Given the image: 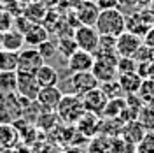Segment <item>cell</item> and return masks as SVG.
I'll return each instance as SVG.
<instances>
[{
	"label": "cell",
	"instance_id": "3957f363",
	"mask_svg": "<svg viewBox=\"0 0 154 153\" xmlns=\"http://www.w3.org/2000/svg\"><path fill=\"white\" fill-rule=\"evenodd\" d=\"M117 55H95V63H93V76L98 83H109L116 81L117 77Z\"/></svg>",
	"mask_w": 154,
	"mask_h": 153
},
{
	"label": "cell",
	"instance_id": "7a4b0ae2",
	"mask_svg": "<svg viewBox=\"0 0 154 153\" xmlns=\"http://www.w3.org/2000/svg\"><path fill=\"white\" fill-rule=\"evenodd\" d=\"M56 116L65 122V123H77L81 120V116L84 115V106H82V99L74 95V93H63L61 100L58 107L54 109Z\"/></svg>",
	"mask_w": 154,
	"mask_h": 153
},
{
	"label": "cell",
	"instance_id": "e0dca14e",
	"mask_svg": "<svg viewBox=\"0 0 154 153\" xmlns=\"http://www.w3.org/2000/svg\"><path fill=\"white\" fill-rule=\"evenodd\" d=\"M35 79L40 88H48V86H58V81H60V74L58 70L53 65L49 63H44L42 67L37 70L35 74Z\"/></svg>",
	"mask_w": 154,
	"mask_h": 153
},
{
	"label": "cell",
	"instance_id": "4316f807",
	"mask_svg": "<svg viewBox=\"0 0 154 153\" xmlns=\"http://www.w3.org/2000/svg\"><path fill=\"white\" fill-rule=\"evenodd\" d=\"M37 51L40 53V57L44 58V60H49V58H53L54 55H56V44L54 42H51V41H44L42 44H38L37 46Z\"/></svg>",
	"mask_w": 154,
	"mask_h": 153
},
{
	"label": "cell",
	"instance_id": "d4e9b609",
	"mask_svg": "<svg viewBox=\"0 0 154 153\" xmlns=\"http://www.w3.org/2000/svg\"><path fill=\"white\" fill-rule=\"evenodd\" d=\"M135 72H138V63L133 58H119L117 60V76L135 74Z\"/></svg>",
	"mask_w": 154,
	"mask_h": 153
},
{
	"label": "cell",
	"instance_id": "5bb4252c",
	"mask_svg": "<svg viewBox=\"0 0 154 153\" xmlns=\"http://www.w3.org/2000/svg\"><path fill=\"white\" fill-rule=\"evenodd\" d=\"M23 37H25V44H28L32 48H37L38 44L48 41V30L40 23H30L28 28L23 32Z\"/></svg>",
	"mask_w": 154,
	"mask_h": 153
},
{
	"label": "cell",
	"instance_id": "83f0119b",
	"mask_svg": "<svg viewBox=\"0 0 154 153\" xmlns=\"http://www.w3.org/2000/svg\"><path fill=\"white\" fill-rule=\"evenodd\" d=\"M95 5L100 11H109V9H117L119 0H95Z\"/></svg>",
	"mask_w": 154,
	"mask_h": 153
},
{
	"label": "cell",
	"instance_id": "484cf974",
	"mask_svg": "<svg viewBox=\"0 0 154 153\" xmlns=\"http://www.w3.org/2000/svg\"><path fill=\"white\" fill-rule=\"evenodd\" d=\"M135 153H154V132H147L144 139L137 144Z\"/></svg>",
	"mask_w": 154,
	"mask_h": 153
},
{
	"label": "cell",
	"instance_id": "d6986e66",
	"mask_svg": "<svg viewBox=\"0 0 154 153\" xmlns=\"http://www.w3.org/2000/svg\"><path fill=\"white\" fill-rule=\"evenodd\" d=\"M126 111V100L121 97H116V99H109L105 109H103V115L102 118H112V120H123V115Z\"/></svg>",
	"mask_w": 154,
	"mask_h": 153
},
{
	"label": "cell",
	"instance_id": "4dcf8cb0",
	"mask_svg": "<svg viewBox=\"0 0 154 153\" xmlns=\"http://www.w3.org/2000/svg\"><path fill=\"white\" fill-rule=\"evenodd\" d=\"M2 4H11V2H14V0H0Z\"/></svg>",
	"mask_w": 154,
	"mask_h": 153
},
{
	"label": "cell",
	"instance_id": "8fae6325",
	"mask_svg": "<svg viewBox=\"0 0 154 153\" xmlns=\"http://www.w3.org/2000/svg\"><path fill=\"white\" fill-rule=\"evenodd\" d=\"M61 97H63V92L58 86H48V88H40L38 90V95H37V100L35 102H38L46 111L54 113V109L58 107Z\"/></svg>",
	"mask_w": 154,
	"mask_h": 153
},
{
	"label": "cell",
	"instance_id": "ffe728a7",
	"mask_svg": "<svg viewBox=\"0 0 154 153\" xmlns=\"http://www.w3.org/2000/svg\"><path fill=\"white\" fill-rule=\"evenodd\" d=\"M18 141V132L11 123L0 125V146L4 148H12Z\"/></svg>",
	"mask_w": 154,
	"mask_h": 153
},
{
	"label": "cell",
	"instance_id": "44dd1931",
	"mask_svg": "<svg viewBox=\"0 0 154 153\" xmlns=\"http://www.w3.org/2000/svg\"><path fill=\"white\" fill-rule=\"evenodd\" d=\"M0 93H16V72L0 70Z\"/></svg>",
	"mask_w": 154,
	"mask_h": 153
},
{
	"label": "cell",
	"instance_id": "30bf717a",
	"mask_svg": "<svg viewBox=\"0 0 154 153\" xmlns=\"http://www.w3.org/2000/svg\"><path fill=\"white\" fill-rule=\"evenodd\" d=\"M81 99H82V106H84V111H86V113L102 118L103 109H105L109 99H107V95L100 90V86L95 88V90H91V92H88L86 95H82Z\"/></svg>",
	"mask_w": 154,
	"mask_h": 153
},
{
	"label": "cell",
	"instance_id": "1f68e13d",
	"mask_svg": "<svg viewBox=\"0 0 154 153\" xmlns=\"http://www.w3.org/2000/svg\"><path fill=\"white\" fill-rule=\"evenodd\" d=\"M54 153H60V151H54Z\"/></svg>",
	"mask_w": 154,
	"mask_h": 153
},
{
	"label": "cell",
	"instance_id": "cb8c5ba5",
	"mask_svg": "<svg viewBox=\"0 0 154 153\" xmlns=\"http://www.w3.org/2000/svg\"><path fill=\"white\" fill-rule=\"evenodd\" d=\"M56 48H58V51L63 53V57L68 58L77 49V44H75V41H74V35H60Z\"/></svg>",
	"mask_w": 154,
	"mask_h": 153
},
{
	"label": "cell",
	"instance_id": "6da1fadb",
	"mask_svg": "<svg viewBox=\"0 0 154 153\" xmlns=\"http://www.w3.org/2000/svg\"><path fill=\"white\" fill-rule=\"evenodd\" d=\"M95 28L100 35L117 39L126 30V16L119 9L100 11L98 19L95 23Z\"/></svg>",
	"mask_w": 154,
	"mask_h": 153
},
{
	"label": "cell",
	"instance_id": "277c9868",
	"mask_svg": "<svg viewBox=\"0 0 154 153\" xmlns=\"http://www.w3.org/2000/svg\"><path fill=\"white\" fill-rule=\"evenodd\" d=\"M44 63H46V60L40 57V53L37 51V48L21 49L18 53V69H16V72L35 76L37 70L42 67Z\"/></svg>",
	"mask_w": 154,
	"mask_h": 153
},
{
	"label": "cell",
	"instance_id": "52a82bcc",
	"mask_svg": "<svg viewBox=\"0 0 154 153\" xmlns=\"http://www.w3.org/2000/svg\"><path fill=\"white\" fill-rule=\"evenodd\" d=\"M68 86L70 92L77 97L86 95L88 92L95 90L100 86V83L96 81V77L93 76V72H77V74H70L68 77Z\"/></svg>",
	"mask_w": 154,
	"mask_h": 153
},
{
	"label": "cell",
	"instance_id": "4fadbf2b",
	"mask_svg": "<svg viewBox=\"0 0 154 153\" xmlns=\"http://www.w3.org/2000/svg\"><path fill=\"white\" fill-rule=\"evenodd\" d=\"M0 44L4 51H12V53H19L25 48V37L18 30H7L4 34H0Z\"/></svg>",
	"mask_w": 154,
	"mask_h": 153
},
{
	"label": "cell",
	"instance_id": "f1b7e54d",
	"mask_svg": "<svg viewBox=\"0 0 154 153\" xmlns=\"http://www.w3.org/2000/svg\"><path fill=\"white\" fill-rule=\"evenodd\" d=\"M142 42H144L145 48H149V49L154 53V27L147 30V34L142 37Z\"/></svg>",
	"mask_w": 154,
	"mask_h": 153
},
{
	"label": "cell",
	"instance_id": "7c38bea8",
	"mask_svg": "<svg viewBox=\"0 0 154 153\" xmlns=\"http://www.w3.org/2000/svg\"><path fill=\"white\" fill-rule=\"evenodd\" d=\"M145 134H147V132L144 130V127L138 123L137 120H133V122H126V123L123 125L119 137H121L123 141H126V143L130 144V146L137 148V144H138L140 141H142V139H144V135H145Z\"/></svg>",
	"mask_w": 154,
	"mask_h": 153
},
{
	"label": "cell",
	"instance_id": "9a60e30c",
	"mask_svg": "<svg viewBox=\"0 0 154 153\" xmlns=\"http://www.w3.org/2000/svg\"><path fill=\"white\" fill-rule=\"evenodd\" d=\"M117 83H119L121 92H125L126 95H137L140 92V88H142L144 77L140 76L138 72H135V74H125V76H117Z\"/></svg>",
	"mask_w": 154,
	"mask_h": 153
},
{
	"label": "cell",
	"instance_id": "5b68a950",
	"mask_svg": "<svg viewBox=\"0 0 154 153\" xmlns=\"http://www.w3.org/2000/svg\"><path fill=\"white\" fill-rule=\"evenodd\" d=\"M74 41L77 44V49H82V51L95 55L98 49V42H100V34L96 32L95 27L79 25L77 30L74 32Z\"/></svg>",
	"mask_w": 154,
	"mask_h": 153
},
{
	"label": "cell",
	"instance_id": "603a6c76",
	"mask_svg": "<svg viewBox=\"0 0 154 153\" xmlns=\"http://www.w3.org/2000/svg\"><path fill=\"white\" fill-rule=\"evenodd\" d=\"M16 69H18V53L0 49V70L16 72Z\"/></svg>",
	"mask_w": 154,
	"mask_h": 153
},
{
	"label": "cell",
	"instance_id": "9c48e42d",
	"mask_svg": "<svg viewBox=\"0 0 154 153\" xmlns=\"http://www.w3.org/2000/svg\"><path fill=\"white\" fill-rule=\"evenodd\" d=\"M95 63V55L82 51V49H75L70 57L67 58V70L70 74H77V72H91Z\"/></svg>",
	"mask_w": 154,
	"mask_h": 153
},
{
	"label": "cell",
	"instance_id": "7402d4cb",
	"mask_svg": "<svg viewBox=\"0 0 154 153\" xmlns=\"http://www.w3.org/2000/svg\"><path fill=\"white\" fill-rule=\"evenodd\" d=\"M137 122L144 127L145 132H154V107L142 106L140 113L137 116Z\"/></svg>",
	"mask_w": 154,
	"mask_h": 153
},
{
	"label": "cell",
	"instance_id": "8992f818",
	"mask_svg": "<svg viewBox=\"0 0 154 153\" xmlns=\"http://www.w3.org/2000/svg\"><path fill=\"white\" fill-rule=\"evenodd\" d=\"M142 37L135 35L131 32H123L116 39V53L119 58H133L135 53L142 48Z\"/></svg>",
	"mask_w": 154,
	"mask_h": 153
},
{
	"label": "cell",
	"instance_id": "ba28073f",
	"mask_svg": "<svg viewBox=\"0 0 154 153\" xmlns=\"http://www.w3.org/2000/svg\"><path fill=\"white\" fill-rule=\"evenodd\" d=\"M38 90H40V86H38L35 76L16 72V95L19 99H25L28 102H33V100H37Z\"/></svg>",
	"mask_w": 154,
	"mask_h": 153
},
{
	"label": "cell",
	"instance_id": "ac0fdd59",
	"mask_svg": "<svg viewBox=\"0 0 154 153\" xmlns=\"http://www.w3.org/2000/svg\"><path fill=\"white\" fill-rule=\"evenodd\" d=\"M98 14H100V9L95 5V2L82 4L77 11V18L81 21V25H86V27H95Z\"/></svg>",
	"mask_w": 154,
	"mask_h": 153
},
{
	"label": "cell",
	"instance_id": "f546056e",
	"mask_svg": "<svg viewBox=\"0 0 154 153\" xmlns=\"http://www.w3.org/2000/svg\"><path fill=\"white\" fill-rule=\"evenodd\" d=\"M63 153H82V150H81V148H77V146H74V148H67Z\"/></svg>",
	"mask_w": 154,
	"mask_h": 153
},
{
	"label": "cell",
	"instance_id": "2e32d148",
	"mask_svg": "<svg viewBox=\"0 0 154 153\" xmlns=\"http://www.w3.org/2000/svg\"><path fill=\"white\" fill-rule=\"evenodd\" d=\"M77 130L79 134L86 135V137H95V134L100 132V118L95 115L84 113L81 116V120L77 122Z\"/></svg>",
	"mask_w": 154,
	"mask_h": 153
}]
</instances>
